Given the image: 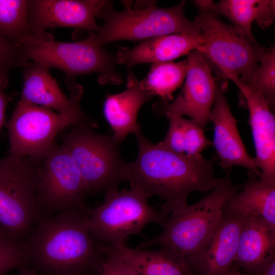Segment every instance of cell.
<instances>
[{"mask_svg": "<svg viewBox=\"0 0 275 275\" xmlns=\"http://www.w3.org/2000/svg\"><path fill=\"white\" fill-rule=\"evenodd\" d=\"M95 33L73 42L54 41L45 32L31 34L19 46L27 62L49 69H60L66 74L69 84H72L79 75L91 73H98L101 84H121L123 77L116 69L115 55L96 42Z\"/></svg>", "mask_w": 275, "mask_h": 275, "instance_id": "4", "label": "cell"}, {"mask_svg": "<svg viewBox=\"0 0 275 275\" xmlns=\"http://www.w3.org/2000/svg\"><path fill=\"white\" fill-rule=\"evenodd\" d=\"M26 64L20 47L0 37V69L9 71Z\"/></svg>", "mask_w": 275, "mask_h": 275, "instance_id": "29", "label": "cell"}, {"mask_svg": "<svg viewBox=\"0 0 275 275\" xmlns=\"http://www.w3.org/2000/svg\"><path fill=\"white\" fill-rule=\"evenodd\" d=\"M30 1L0 0V37L19 46L30 34Z\"/></svg>", "mask_w": 275, "mask_h": 275, "instance_id": "26", "label": "cell"}, {"mask_svg": "<svg viewBox=\"0 0 275 275\" xmlns=\"http://www.w3.org/2000/svg\"><path fill=\"white\" fill-rule=\"evenodd\" d=\"M98 245L105 256L122 262L135 275H197L186 261L164 246L156 251H146L132 249L125 244Z\"/></svg>", "mask_w": 275, "mask_h": 275, "instance_id": "18", "label": "cell"}, {"mask_svg": "<svg viewBox=\"0 0 275 275\" xmlns=\"http://www.w3.org/2000/svg\"><path fill=\"white\" fill-rule=\"evenodd\" d=\"M187 70L183 88L170 103H156L153 109L168 117L187 116L203 129L209 121L216 92V79L198 50L187 54Z\"/></svg>", "mask_w": 275, "mask_h": 275, "instance_id": "12", "label": "cell"}, {"mask_svg": "<svg viewBox=\"0 0 275 275\" xmlns=\"http://www.w3.org/2000/svg\"><path fill=\"white\" fill-rule=\"evenodd\" d=\"M127 80L126 90L108 95L103 104V114L114 132L113 137L120 144L128 134H135L141 129L137 121L139 111L152 98L132 73L128 74Z\"/></svg>", "mask_w": 275, "mask_h": 275, "instance_id": "19", "label": "cell"}, {"mask_svg": "<svg viewBox=\"0 0 275 275\" xmlns=\"http://www.w3.org/2000/svg\"><path fill=\"white\" fill-rule=\"evenodd\" d=\"M256 67L251 81L248 85L260 94L270 109L275 106V48L271 46L263 54Z\"/></svg>", "mask_w": 275, "mask_h": 275, "instance_id": "27", "label": "cell"}, {"mask_svg": "<svg viewBox=\"0 0 275 275\" xmlns=\"http://www.w3.org/2000/svg\"><path fill=\"white\" fill-rule=\"evenodd\" d=\"M194 4L199 9L226 17L257 46L260 45L252 32L253 22L266 30L272 23L275 16L274 0H222L217 3L213 1L196 0Z\"/></svg>", "mask_w": 275, "mask_h": 275, "instance_id": "20", "label": "cell"}, {"mask_svg": "<svg viewBox=\"0 0 275 275\" xmlns=\"http://www.w3.org/2000/svg\"><path fill=\"white\" fill-rule=\"evenodd\" d=\"M9 236L0 226V237ZM10 237V236H9Z\"/></svg>", "mask_w": 275, "mask_h": 275, "instance_id": "36", "label": "cell"}, {"mask_svg": "<svg viewBox=\"0 0 275 275\" xmlns=\"http://www.w3.org/2000/svg\"><path fill=\"white\" fill-rule=\"evenodd\" d=\"M222 212L241 221L260 219L275 229V184L251 174L240 191L226 202Z\"/></svg>", "mask_w": 275, "mask_h": 275, "instance_id": "22", "label": "cell"}, {"mask_svg": "<svg viewBox=\"0 0 275 275\" xmlns=\"http://www.w3.org/2000/svg\"><path fill=\"white\" fill-rule=\"evenodd\" d=\"M226 85L219 78L216 80L215 99L209 117L214 126L212 145L224 170L239 166L259 177L260 172L256 160L246 150L238 130L237 120L224 94Z\"/></svg>", "mask_w": 275, "mask_h": 275, "instance_id": "14", "label": "cell"}, {"mask_svg": "<svg viewBox=\"0 0 275 275\" xmlns=\"http://www.w3.org/2000/svg\"><path fill=\"white\" fill-rule=\"evenodd\" d=\"M229 275H243V274H242L240 272L238 268L234 267H232V266Z\"/></svg>", "mask_w": 275, "mask_h": 275, "instance_id": "34", "label": "cell"}, {"mask_svg": "<svg viewBox=\"0 0 275 275\" xmlns=\"http://www.w3.org/2000/svg\"><path fill=\"white\" fill-rule=\"evenodd\" d=\"M93 275H94V274H93Z\"/></svg>", "mask_w": 275, "mask_h": 275, "instance_id": "37", "label": "cell"}, {"mask_svg": "<svg viewBox=\"0 0 275 275\" xmlns=\"http://www.w3.org/2000/svg\"><path fill=\"white\" fill-rule=\"evenodd\" d=\"M84 124L74 126L63 136L65 147L84 179L90 195L118 188L126 181L127 162L120 143L113 136L95 133Z\"/></svg>", "mask_w": 275, "mask_h": 275, "instance_id": "9", "label": "cell"}, {"mask_svg": "<svg viewBox=\"0 0 275 275\" xmlns=\"http://www.w3.org/2000/svg\"><path fill=\"white\" fill-rule=\"evenodd\" d=\"M19 275H38L33 269L25 266L20 269Z\"/></svg>", "mask_w": 275, "mask_h": 275, "instance_id": "33", "label": "cell"}, {"mask_svg": "<svg viewBox=\"0 0 275 275\" xmlns=\"http://www.w3.org/2000/svg\"><path fill=\"white\" fill-rule=\"evenodd\" d=\"M23 68L21 100L54 110L59 114L96 123L88 118L80 107L82 88L80 85L76 86L74 94L69 98L49 73V69L31 62H28Z\"/></svg>", "mask_w": 275, "mask_h": 275, "instance_id": "16", "label": "cell"}, {"mask_svg": "<svg viewBox=\"0 0 275 275\" xmlns=\"http://www.w3.org/2000/svg\"><path fill=\"white\" fill-rule=\"evenodd\" d=\"M26 265L23 242L9 236L0 237V275Z\"/></svg>", "mask_w": 275, "mask_h": 275, "instance_id": "28", "label": "cell"}, {"mask_svg": "<svg viewBox=\"0 0 275 275\" xmlns=\"http://www.w3.org/2000/svg\"><path fill=\"white\" fill-rule=\"evenodd\" d=\"M242 221L223 214L200 258L193 266L197 275H229L234 262Z\"/></svg>", "mask_w": 275, "mask_h": 275, "instance_id": "21", "label": "cell"}, {"mask_svg": "<svg viewBox=\"0 0 275 275\" xmlns=\"http://www.w3.org/2000/svg\"><path fill=\"white\" fill-rule=\"evenodd\" d=\"M104 202L89 210L86 226L98 244L118 246L138 234L147 225L161 227L167 217L151 206L139 189H113L104 193Z\"/></svg>", "mask_w": 275, "mask_h": 275, "instance_id": "7", "label": "cell"}, {"mask_svg": "<svg viewBox=\"0 0 275 275\" xmlns=\"http://www.w3.org/2000/svg\"><path fill=\"white\" fill-rule=\"evenodd\" d=\"M186 60L153 64L147 76L140 83L152 96H158L162 104L173 99V93L180 87L185 78Z\"/></svg>", "mask_w": 275, "mask_h": 275, "instance_id": "25", "label": "cell"}, {"mask_svg": "<svg viewBox=\"0 0 275 275\" xmlns=\"http://www.w3.org/2000/svg\"><path fill=\"white\" fill-rule=\"evenodd\" d=\"M135 135L138 155L134 161L127 162L126 181L147 198L156 196L163 201L160 212L167 217L187 204L190 193L211 191L230 179L229 176L215 177L212 160L201 154L181 155L153 144L141 129Z\"/></svg>", "mask_w": 275, "mask_h": 275, "instance_id": "1", "label": "cell"}, {"mask_svg": "<svg viewBox=\"0 0 275 275\" xmlns=\"http://www.w3.org/2000/svg\"><path fill=\"white\" fill-rule=\"evenodd\" d=\"M100 270L94 275H135L133 270L127 265L119 260L108 256Z\"/></svg>", "mask_w": 275, "mask_h": 275, "instance_id": "30", "label": "cell"}, {"mask_svg": "<svg viewBox=\"0 0 275 275\" xmlns=\"http://www.w3.org/2000/svg\"><path fill=\"white\" fill-rule=\"evenodd\" d=\"M34 160L42 218L88 208L87 184L62 144L54 142L43 156Z\"/></svg>", "mask_w": 275, "mask_h": 275, "instance_id": "10", "label": "cell"}, {"mask_svg": "<svg viewBox=\"0 0 275 275\" xmlns=\"http://www.w3.org/2000/svg\"><path fill=\"white\" fill-rule=\"evenodd\" d=\"M89 209L41 218L23 241L26 266L38 275H93L105 260L87 229Z\"/></svg>", "mask_w": 275, "mask_h": 275, "instance_id": "2", "label": "cell"}, {"mask_svg": "<svg viewBox=\"0 0 275 275\" xmlns=\"http://www.w3.org/2000/svg\"><path fill=\"white\" fill-rule=\"evenodd\" d=\"M8 71L7 70L0 69V78L5 76H8Z\"/></svg>", "mask_w": 275, "mask_h": 275, "instance_id": "35", "label": "cell"}, {"mask_svg": "<svg viewBox=\"0 0 275 275\" xmlns=\"http://www.w3.org/2000/svg\"><path fill=\"white\" fill-rule=\"evenodd\" d=\"M122 3L124 9L120 11L115 10L109 1L102 8L98 18L103 19L104 23L94 34L99 45L104 46L123 40L144 41L172 34H202L201 29L184 14L186 1L167 8L156 7L153 2L146 6L133 8L131 2Z\"/></svg>", "mask_w": 275, "mask_h": 275, "instance_id": "5", "label": "cell"}, {"mask_svg": "<svg viewBox=\"0 0 275 275\" xmlns=\"http://www.w3.org/2000/svg\"><path fill=\"white\" fill-rule=\"evenodd\" d=\"M225 79L235 84L245 100L256 151L255 159L260 172L259 178L275 184L274 115L264 98L238 76L229 74Z\"/></svg>", "mask_w": 275, "mask_h": 275, "instance_id": "15", "label": "cell"}, {"mask_svg": "<svg viewBox=\"0 0 275 275\" xmlns=\"http://www.w3.org/2000/svg\"><path fill=\"white\" fill-rule=\"evenodd\" d=\"M7 84L8 76L0 78V131L5 122L6 111L10 101L9 96L5 92Z\"/></svg>", "mask_w": 275, "mask_h": 275, "instance_id": "31", "label": "cell"}, {"mask_svg": "<svg viewBox=\"0 0 275 275\" xmlns=\"http://www.w3.org/2000/svg\"><path fill=\"white\" fill-rule=\"evenodd\" d=\"M42 218L35 160L8 155L0 159V226L24 241Z\"/></svg>", "mask_w": 275, "mask_h": 275, "instance_id": "6", "label": "cell"}, {"mask_svg": "<svg viewBox=\"0 0 275 275\" xmlns=\"http://www.w3.org/2000/svg\"><path fill=\"white\" fill-rule=\"evenodd\" d=\"M255 274L256 275H275V255L269 258Z\"/></svg>", "mask_w": 275, "mask_h": 275, "instance_id": "32", "label": "cell"}, {"mask_svg": "<svg viewBox=\"0 0 275 275\" xmlns=\"http://www.w3.org/2000/svg\"><path fill=\"white\" fill-rule=\"evenodd\" d=\"M199 10L194 22L202 31L205 43L197 50L219 79L235 75L249 85L267 48L253 44L241 31L224 23L218 15Z\"/></svg>", "mask_w": 275, "mask_h": 275, "instance_id": "8", "label": "cell"}, {"mask_svg": "<svg viewBox=\"0 0 275 275\" xmlns=\"http://www.w3.org/2000/svg\"><path fill=\"white\" fill-rule=\"evenodd\" d=\"M168 130L164 139L158 144L179 154L186 156L201 155L212 142L207 139L203 129L191 119L171 116Z\"/></svg>", "mask_w": 275, "mask_h": 275, "instance_id": "24", "label": "cell"}, {"mask_svg": "<svg viewBox=\"0 0 275 275\" xmlns=\"http://www.w3.org/2000/svg\"><path fill=\"white\" fill-rule=\"evenodd\" d=\"M80 124L92 128L98 126L20 99L8 124L9 155L39 159L50 149L59 133L70 126Z\"/></svg>", "mask_w": 275, "mask_h": 275, "instance_id": "11", "label": "cell"}, {"mask_svg": "<svg viewBox=\"0 0 275 275\" xmlns=\"http://www.w3.org/2000/svg\"><path fill=\"white\" fill-rule=\"evenodd\" d=\"M204 43L202 35L169 34L143 41L132 48L117 46L116 60L117 64L126 65L128 69L142 63L171 62Z\"/></svg>", "mask_w": 275, "mask_h": 275, "instance_id": "17", "label": "cell"}, {"mask_svg": "<svg viewBox=\"0 0 275 275\" xmlns=\"http://www.w3.org/2000/svg\"><path fill=\"white\" fill-rule=\"evenodd\" d=\"M241 188L234 185L230 179L196 203L187 204L174 210L168 216L161 232L138 249L161 245L184 259L193 268L222 218L224 205Z\"/></svg>", "mask_w": 275, "mask_h": 275, "instance_id": "3", "label": "cell"}, {"mask_svg": "<svg viewBox=\"0 0 275 275\" xmlns=\"http://www.w3.org/2000/svg\"><path fill=\"white\" fill-rule=\"evenodd\" d=\"M275 229L258 218L242 221L234 262L256 273L264 263L275 255Z\"/></svg>", "mask_w": 275, "mask_h": 275, "instance_id": "23", "label": "cell"}, {"mask_svg": "<svg viewBox=\"0 0 275 275\" xmlns=\"http://www.w3.org/2000/svg\"><path fill=\"white\" fill-rule=\"evenodd\" d=\"M107 1H30L28 24L30 34L44 33L58 27L73 28L98 32L96 21Z\"/></svg>", "mask_w": 275, "mask_h": 275, "instance_id": "13", "label": "cell"}]
</instances>
